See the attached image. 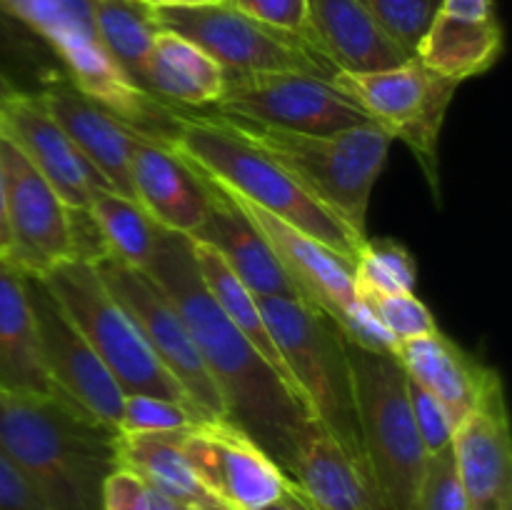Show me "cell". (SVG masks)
Here are the masks:
<instances>
[{"mask_svg": "<svg viewBox=\"0 0 512 510\" xmlns=\"http://www.w3.org/2000/svg\"><path fill=\"white\" fill-rule=\"evenodd\" d=\"M353 373L360 445L375 490L388 510H413L428 453L408 403V375L393 353L345 338Z\"/></svg>", "mask_w": 512, "mask_h": 510, "instance_id": "cell-5", "label": "cell"}, {"mask_svg": "<svg viewBox=\"0 0 512 510\" xmlns=\"http://www.w3.org/2000/svg\"><path fill=\"white\" fill-rule=\"evenodd\" d=\"M10 253H13V235H10L8 208H5L3 178H0V258H10Z\"/></svg>", "mask_w": 512, "mask_h": 510, "instance_id": "cell-43", "label": "cell"}, {"mask_svg": "<svg viewBox=\"0 0 512 510\" xmlns=\"http://www.w3.org/2000/svg\"><path fill=\"white\" fill-rule=\"evenodd\" d=\"M145 273L183 315L230 423L245 430L285 473L313 418L205 290L190 240L160 228L158 250Z\"/></svg>", "mask_w": 512, "mask_h": 510, "instance_id": "cell-1", "label": "cell"}, {"mask_svg": "<svg viewBox=\"0 0 512 510\" xmlns=\"http://www.w3.org/2000/svg\"><path fill=\"white\" fill-rule=\"evenodd\" d=\"M15 93H18V90H15V85L10 83L3 73H0V113H3V108L8 105V100L13 98Z\"/></svg>", "mask_w": 512, "mask_h": 510, "instance_id": "cell-45", "label": "cell"}, {"mask_svg": "<svg viewBox=\"0 0 512 510\" xmlns=\"http://www.w3.org/2000/svg\"><path fill=\"white\" fill-rule=\"evenodd\" d=\"M0 390L58 395L40 358L38 328L25 273L8 258H0Z\"/></svg>", "mask_w": 512, "mask_h": 510, "instance_id": "cell-25", "label": "cell"}, {"mask_svg": "<svg viewBox=\"0 0 512 510\" xmlns=\"http://www.w3.org/2000/svg\"><path fill=\"white\" fill-rule=\"evenodd\" d=\"M183 160V158H180ZM185 163V160H183ZM208 193V218L203 228L193 238L213 245L225 263L230 265L240 283L255 295V298H300L298 285L293 283L280 260L270 250L268 240L258 233L248 215L235 205V200L210 178L205 170L185 163Z\"/></svg>", "mask_w": 512, "mask_h": 510, "instance_id": "cell-20", "label": "cell"}, {"mask_svg": "<svg viewBox=\"0 0 512 510\" xmlns=\"http://www.w3.org/2000/svg\"><path fill=\"white\" fill-rule=\"evenodd\" d=\"M453 453L468 510H505L512 503L510 418L498 370L478 405L453 433Z\"/></svg>", "mask_w": 512, "mask_h": 510, "instance_id": "cell-16", "label": "cell"}, {"mask_svg": "<svg viewBox=\"0 0 512 510\" xmlns=\"http://www.w3.org/2000/svg\"><path fill=\"white\" fill-rule=\"evenodd\" d=\"M98 38L105 53L118 63V68L145 88L148 60L153 50L158 25L153 20V5L145 0H90Z\"/></svg>", "mask_w": 512, "mask_h": 510, "instance_id": "cell-30", "label": "cell"}, {"mask_svg": "<svg viewBox=\"0 0 512 510\" xmlns=\"http://www.w3.org/2000/svg\"><path fill=\"white\" fill-rule=\"evenodd\" d=\"M158 140L185 163L205 170L220 185L295 225L338 253L345 263L355 265L365 243L363 235L330 213L283 165L235 133L220 115L190 113L188 108L173 105L168 130Z\"/></svg>", "mask_w": 512, "mask_h": 510, "instance_id": "cell-3", "label": "cell"}, {"mask_svg": "<svg viewBox=\"0 0 512 510\" xmlns=\"http://www.w3.org/2000/svg\"><path fill=\"white\" fill-rule=\"evenodd\" d=\"M440 10L455 18L488 20L493 15V0H440Z\"/></svg>", "mask_w": 512, "mask_h": 510, "instance_id": "cell-41", "label": "cell"}, {"mask_svg": "<svg viewBox=\"0 0 512 510\" xmlns=\"http://www.w3.org/2000/svg\"><path fill=\"white\" fill-rule=\"evenodd\" d=\"M305 40L333 73H370L410 60L360 0H308Z\"/></svg>", "mask_w": 512, "mask_h": 510, "instance_id": "cell-22", "label": "cell"}, {"mask_svg": "<svg viewBox=\"0 0 512 510\" xmlns=\"http://www.w3.org/2000/svg\"><path fill=\"white\" fill-rule=\"evenodd\" d=\"M0 133L48 180L68 210H90L95 193L108 188L38 95L18 90L0 113Z\"/></svg>", "mask_w": 512, "mask_h": 510, "instance_id": "cell-17", "label": "cell"}, {"mask_svg": "<svg viewBox=\"0 0 512 510\" xmlns=\"http://www.w3.org/2000/svg\"><path fill=\"white\" fill-rule=\"evenodd\" d=\"M25 285L38 328L40 358L53 390L75 408L118 430L125 400L118 380L105 368L73 320L63 313L43 278L25 273Z\"/></svg>", "mask_w": 512, "mask_h": 510, "instance_id": "cell-13", "label": "cell"}, {"mask_svg": "<svg viewBox=\"0 0 512 510\" xmlns=\"http://www.w3.org/2000/svg\"><path fill=\"white\" fill-rule=\"evenodd\" d=\"M263 510H318V508H315L313 500H310L308 495L293 483V480H288L283 493H280L273 503L265 505Z\"/></svg>", "mask_w": 512, "mask_h": 510, "instance_id": "cell-42", "label": "cell"}, {"mask_svg": "<svg viewBox=\"0 0 512 510\" xmlns=\"http://www.w3.org/2000/svg\"><path fill=\"white\" fill-rule=\"evenodd\" d=\"M90 218L95 220L105 248L123 263L148 270L158 250L160 225L135 203L133 198L103 188L90 203Z\"/></svg>", "mask_w": 512, "mask_h": 510, "instance_id": "cell-31", "label": "cell"}, {"mask_svg": "<svg viewBox=\"0 0 512 510\" xmlns=\"http://www.w3.org/2000/svg\"><path fill=\"white\" fill-rule=\"evenodd\" d=\"M355 293L395 340L418 338L438 330L433 313L423 300L415 298V293H383L360 283H355Z\"/></svg>", "mask_w": 512, "mask_h": 510, "instance_id": "cell-33", "label": "cell"}, {"mask_svg": "<svg viewBox=\"0 0 512 510\" xmlns=\"http://www.w3.org/2000/svg\"><path fill=\"white\" fill-rule=\"evenodd\" d=\"M93 268L98 270L100 280L108 285L110 293L133 315L160 363L188 395L195 413L203 420H228L223 398L195 348L183 315L178 313L173 300L160 290V285L145 270L133 268L110 253L95 258Z\"/></svg>", "mask_w": 512, "mask_h": 510, "instance_id": "cell-11", "label": "cell"}, {"mask_svg": "<svg viewBox=\"0 0 512 510\" xmlns=\"http://www.w3.org/2000/svg\"><path fill=\"white\" fill-rule=\"evenodd\" d=\"M258 305L310 418L345 453L365 463L345 335L308 300L258 298Z\"/></svg>", "mask_w": 512, "mask_h": 510, "instance_id": "cell-6", "label": "cell"}, {"mask_svg": "<svg viewBox=\"0 0 512 510\" xmlns=\"http://www.w3.org/2000/svg\"><path fill=\"white\" fill-rule=\"evenodd\" d=\"M150 510H185L183 505L173 503L170 498H165V495H160L158 490H153V498H150Z\"/></svg>", "mask_w": 512, "mask_h": 510, "instance_id": "cell-44", "label": "cell"}, {"mask_svg": "<svg viewBox=\"0 0 512 510\" xmlns=\"http://www.w3.org/2000/svg\"><path fill=\"white\" fill-rule=\"evenodd\" d=\"M393 355L415 383L440 400L455 428L478 405L490 375L495 373L440 330L398 340Z\"/></svg>", "mask_w": 512, "mask_h": 510, "instance_id": "cell-24", "label": "cell"}, {"mask_svg": "<svg viewBox=\"0 0 512 510\" xmlns=\"http://www.w3.org/2000/svg\"><path fill=\"white\" fill-rule=\"evenodd\" d=\"M205 488L228 510H263L288 485L280 465L230 420H198L180 435Z\"/></svg>", "mask_w": 512, "mask_h": 510, "instance_id": "cell-14", "label": "cell"}, {"mask_svg": "<svg viewBox=\"0 0 512 510\" xmlns=\"http://www.w3.org/2000/svg\"><path fill=\"white\" fill-rule=\"evenodd\" d=\"M188 240H190V253H193L195 265H198V273H200V280H203L205 290L213 295V300L218 303V308L223 310L225 318H228L230 323L245 335V340H248L260 355H263V360L273 368V373L283 380L285 388H288L290 393L305 405L298 383H295L293 373H290L288 365H285L283 355H280L278 345H275L273 335H270L268 325H265L258 298H255V295L240 283L238 275L230 270V265L225 263L223 255H220L213 245L203 243V240L198 238H188Z\"/></svg>", "mask_w": 512, "mask_h": 510, "instance_id": "cell-29", "label": "cell"}, {"mask_svg": "<svg viewBox=\"0 0 512 510\" xmlns=\"http://www.w3.org/2000/svg\"><path fill=\"white\" fill-rule=\"evenodd\" d=\"M203 420L175 400L155 398L145 393H130L123 400L118 433H173Z\"/></svg>", "mask_w": 512, "mask_h": 510, "instance_id": "cell-35", "label": "cell"}, {"mask_svg": "<svg viewBox=\"0 0 512 510\" xmlns=\"http://www.w3.org/2000/svg\"><path fill=\"white\" fill-rule=\"evenodd\" d=\"M408 403H410V413H413V420H415V428H418L420 440H423L425 453L433 455L438 453V450L448 448V445L453 443V433H455L453 420H450V415L445 413L440 400L435 398V395H430L423 385L415 383L410 375H408Z\"/></svg>", "mask_w": 512, "mask_h": 510, "instance_id": "cell-37", "label": "cell"}, {"mask_svg": "<svg viewBox=\"0 0 512 510\" xmlns=\"http://www.w3.org/2000/svg\"><path fill=\"white\" fill-rule=\"evenodd\" d=\"M245 140L283 165L315 200L368 238L370 195L388 160L390 135L373 120L335 133H295L255 120L215 113Z\"/></svg>", "mask_w": 512, "mask_h": 510, "instance_id": "cell-4", "label": "cell"}, {"mask_svg": "<svg viewBox=\"0 0 512 510\" xmlns=\"http://www.w3.org/2000/svg\"><path fill=\"white\" fill-rule=\"evenodd\" d=\"M505 510H512V503H510V505H508V508H505Z\"/></svg>", "mask_w": 512, "mask_h": 510, "instance_id": "cell-47", "label": "cell"}, {"mask_svg": "<svg viewBox=\"0 0 512 510\" xmlns=\"http://www.w3.org/2000/svg\"><path fill=\"white\" fill-rule=\"evenodd\" d=\"M133 198L153 223L193 238L208 218V193L198 175L158 138L133 128L130 148Z\"/></svg>", "mask_w": 512, "mask_h": 510, "instance_id": "cell-21", "label": "cell"}, {"mask_svg": "<svg viewBox=\"0 0 512 510\" xmlns=\"http://www.w3.org/2000/svg\"><path fill=\"white\" fill-rule=\"evenodd\" d=\"M0 448L50 510H100L118 468V430L58 395L0 390Z\"/></svg>", "mask_w": 512, "mask_h": 510, "instance_id": "cell-2", "label": "cell"}, {"mask_svg": "<svg viewBox=\"0 0 512 510\" xmlns=\"http://www.w3.org/2000/svg\"><path fill=\"white\" fill-rule=\"evenodd\" d=\"M210 178H213V175H210ZM215 183H218V180H215ZM220 188L235 200V205H238V208L248 215L250 223L258 228V233L268 240L275 258L280 260L285 273L293 278L300 295H303L310 305L323 310L333 323H338V320L358 303L353 265L345 263L338 253L325 248L323 243L310 238L308 233L298 230L295 225L285 223L278 215L268 213V210H263L260 205L245 200L243 195H238L235 190L225 188V185H220Z\"/></svg>", "mask_w": 512, "mask_h": 510, "instance_id": "cell-18", "label": "cell"}, {"mask_svg": "<svg viewBox=\"0 0 512 510\" xmlns=\"http://www.w3.org/2000/svg\"><path fill=\"white\" fill-rule=\"evenodd\" d=\"M160 30H173L203 48L228 75L240 73H315L333 78V68L300 35L283 33L240 13L230 3L153 5Z\"/></svg>", "mask_w": 512, "mask_h": 510, "instance_id": "cell-9", "label": "cell"}, {"mask_svg": "<svg viewBox=\"0 0 512 510\" xmlns=\"http://www.w3.org/2000/svg\"><path fill=\"white\" fill-rule=\"evenodd\" d=\"M213 113L295 133H335L370 123L368 113L333 78L295 70L228 75Z\"/></svg>", "mask_w": 512, "mask_h": 510, "instance_id": "cell-12", "label": "cell"}, {"mask_svg": "<svg viewBox=\"0 0 512 510\" xmlns=\"http://www.w3.org/2000/svg\"><path fill=\"white\" fill-rule=\"evenodd\" d=\"M153 488L130 468H118L105 478L100 510H150Z\"/></svg>", "mask_w": 512, "mask_h": 510, "instance_id": "cell-39", "label": "cell"}, {"mask_svg": "<svg viewBox=\"0 0 512 510\" xmlns=\"http://www.w3.org/2000/svg\"><path fill=\"white\" fill-rule=\"evenodd\" d=\"M228 73L203 48L173 30L155 33L145 88L178 108H213L225 90Z\"/></svg>", "mask_w": 512, "mask_h": 510, "instance_id": "cell-26", "label": "cell"}, {"mask_svg": "<svg viewBox=\"0 0 512 510\" xmlns=\"http://www.w3.org/2000/svg\"><path fill=\"white\" fill-rule=\"evenodd\" d=\"M40 278L58 300L63 313L93 345L125 395L145 393L175 400L195 413L178 380L160 363L133 315L110 293L93 263L80 258L65 260Z\"/></svg>", "mask_w": 512, "mask_h": 510, "instance_id": "cell-8", "label": "cell"}, {"mask_svg": "<svg viewBox=\"0 0 512 510\" xmlns=\"http://www.w3.org/2000/svg\"><path fill=\"white\" fill-rule=\"evenodd\" d=\"M173 433H118V465L138 473L145 483L185 510H228L208 488Z\"/></svg>", "mask_w": 512, "mask_h": 510, "instance_id": "cell-27", "label": "cell"}, {"mask_svg": "<svg viewBox=\"0 0 512 510\" xmlns=\"http://www.w3.org/2000/svg\"><path fill=\"white\" fill-rule=\"evenodd\" d=\"M503 53V28L498 20H465L440 10L420 40L415 58L453 83L475 78L498 63Z\"/></svg>", "mask_w": 512, "mask_h": 510, "instance_id": "cell-28", "label": "cell"}, {"mask_svg": "<svg viewBox=\"0 0 512 510\" xmlns=\"http://www.w3.org/2000/svg\"><path fill=\"white\" fill-rule=\"evenodd\" d=\"M0 10L38 33L68 68L85 95L135 130L160 138L173 105L133 83L98 38L90 0H0Z\"/></svg>", "mask_w": 512, "mask_h": 510, "instance_id": "cell-7", "label": "cell"}, {"mask_svg": "<svg viewBox=\"0 0 512 510\" xmlns=\"http://www.w3.org/2000/svg\"><path fill=\"white\" fill-rule=\"evenodd\" d=\"M285 475L318 510H388L368 465L345 453L315 420L300 435Z\"/></svg>", "mask_w": 512, "mask_h": 510, "instance_id": "cell-23", "label": "cell"}, {"mask_svg": "<svg viewBox=\"0 0 512 510\" xmlns=\"http://www.w3.org/2000/svg\"><path fill=\"white\" fill-rule=\"evenodd\" d=\"M240 13L283 33L300 35L305 40L308 25V0H225ZM308 43V40H305Z\"/></svg>", "mask_w": 512, "mask_h": 510, "instance_id": "cell-38", "label": "cell"}, {"mask_svg": "<svg viewBox=\"0 0 512 510\" xmlns=\"http://www.w3.org/2000/svg\"><path fill=\"white\" fill-rule=\"evenodd\" d=\"M333 80L375 125L413 150L438 188V138L458 83L430 73L418 58L370 73H335Z\"/></svg>", "mask_w": 512, "mask_h": 510, "instance_id": "cell-10", "label": "cell"}, {"mask_svg": "<svg viewBox=\"0 0 512 510\" xmlns=\"http://www.w3.org/2000/svg\"><path fill=\"white\" fill-rule=\"evenodd\" d=\"M38 98L43 100L55 123L73 140L75 148L98 170L105 185L125 198H133V183H130L133 125L123 123L108 108L95 103L68 75H48Z\"/></svg>", "mask_w": 512, "mask_h": 510, "instance_id": "cell-19", "label": "cell"}, {"mask_svg": "<svg viewBox=\"0 0 512 510\" xmlns=\"http://www.w3.org/2000/svg\"><path fill=\"white\" fill-rule=\"evenodd\" d=\"M375 23L415 58L420 40L440 13V0H360Z\"/></svg>", "mask_w": 512, "mask_h": 510, "instance_id": "cell-34", "label": "cell"}, {"mask_svg": "<svg viewBox=\"0 0 512 510\" xmlns=\"http://www.w3.org/2000/svg\"><path fill=\"white\" fill-rule=\"evenodd\" d=\"M150 5H205V3H220V0H145Z\"/></svg>", "mask_w": 512, "mask_h": 510, "instance_id": "cell-46", "label": "cell"}, {"mask_svg": "<svg viewBox=\"0 0 512 510\" xmlns=\"http://www.w3.org/2000/svg\"><path fill=\"white\" fill-rule=\"evenodd\" d=\"M0 178L5 190L13 260L33 275L48 273L58 263L78 258L70 210L30 160L0 133Z\"/></svg>", "mask_w": 512, "mask_h": 510, "instance_id": "cell-15", "label": "cell"}, {"mask_svg": "<svg viewBox=\"0 0 512 510\" xmlns=\"http://www.w3.org/2000/svg\"><path fill=\"white\" fill-rule=\"evenodd\" d=\"M0 510H50L28 475L0 448Z\"/></svg>", "mask_w": 512, "mask_h": 510, "instance_id": "cell-40", "label": "cell"}, {"mask_svg": "<svg viewBox=\"0 0 512 510\" xmlns=\"http://www.w3.org/2000/svg\"><path fill=\"white\" fill-rule=\"evenodd\" d=\"M355 283L383 293H415L418 265L413 253L393 238H365L353 265Z\"/></svg>", "mask_w": 512, "mask_h": 510, "instance_id": "cell-32", "label": "cell"}, {"mask_svg": "<svg viewBox=\"0 0 512 510\" xmlns=\"http://www.w3.org/2000/svg\"><path fill=\"white\" fill-rule=\"evenodd\" d=\"M413 510H468V500L458 478V465H455L453 443L428 455Z\"/></svg>", "mask_w": 512, "mask_h": 510, "instance_id": "cell-36", "label": "cell"}]
</instances>
